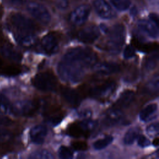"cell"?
I'll use <instances>...</instances> for the list:
<instances>
[{
	"label": "cell",
	"instance_id": "obj_1",
	"mask_svg": "<svg viewBox=\"0 0 159 159\" xmlns=\"http://www.w3.org/2000/svg\"><path fill=\"white\" fill-rule=\"evenodd\" d=\"M97 58L96 53L88 47L71 48L58 63V75L65 82L78 83L83 79L87 69L95 65Z\"/></svg>",
	"mask_w": 159,
	"mask_h": 159
},
{
	"label": "cell",
	"instance_id": "obj_2",
	"mask_svg": "<svg viewBox=\"0 0 159 159\" xmlns=\"http://www.w3.org/2000/svg\"><path fill=\"white\" fill-rule=\"evenodd\" d=\"M125 37V27L122 24H116L109 30L107 39L100 48L111 54L116 55L120 52L124 43Z\"/></svg>",
	"mask_w": 159,
	"mask_h": 159
},
{
	"label": "cell",
	"instance_id": "obj_3",
	"mask_svg": "<svg viewBox=\"0 0 159 159\" xmlns=\"http://www.w3.org/2000/svg\"><path fill=\"white\" fill-rule=\"evenodd\" d=\"M10 22L15 29V34H34L37 25L29 18L20 13H14L10 17Z\"/></svg>",
	"mask_w": 159,
	"mask_h": 159
},
{
	"label": "cell",
	"instance_id": "obj_4",
	"mask_svg": "<svg viewBox=\"0 0 159 159\" xmlns=\"http://www.w3.org/2000/svg\"><path fill=\"white\" fill-rule=\"evenodd\" d=\"M116 88V83L112 80H107L87 88L86 94L94 99H105L109 97Z\"/></svg>",
	"mask_w": 159,
	"mask_h": 159
},
{
	"label": "cell",
	"instance_id": "obj_5",
	"mask_svg": "<svg viewBox=\"0 0 159 159\" xmlns=\"http://www.w3.org/2000/svg\"><path fill=\"white\" fill-rule=\"evenodd\" d=\"M32 82L37 89L45 92L54 91L57 85V78L49 71L37 74L32 79Z\"/></svg>",
	"mask_w": 159,
	"mask_h": 159
},
{
	"label": "cell",
	"instance_id": "obj_6",
	"mask_svg": "<svg viewBox=\"0 0 159 159\" xmlns=\"http://www.w3.org/2000/svg\"><path fill=\"white\" fill-rule=\"evenodd\" d=\"M40 103L31 100L18 101L12 104V113L16 116H31L39 110Z\"/></svg>",
	"mask_w": 159,
	"mask_h": 159
},
{
	"label": "cell",
	"instance_id": "obj_7",
	"mask_svg": "<svg viewBox=\"0 0 159 159\" xmlns=\"http://www.w3.org/2000/svg\"><path fill=\"white\" fill-rule=\"evenodd\" d=\"M27 9L35 19L43 24H48L50 22V14L42 4L36 2H30L27 5Z\"/></svg>",
	"mask_w": 159,
	"mask_h": 159
},
{
	"label": "cell",
	"instance_id": "obj_8",
	"mask_svg": "<svg viewBox=\"0 0 159 159\" xmlns=\"http://www.w3.org/2000/svg\"><path fill=\"white\" fill-rule=\"evenodd\" d=\"M91 7L88 4H82L75 8L69 15V22L75 26L83 25L88 19Z\"/></svg>",
	"mask_w": 159,
	"mask_h": 159
},
{
	"label": "cell",
	"instance_id": "obj_9",
	"mask_svg": "<svg viewBox=\"0 0 159 159\" xmlns=\"http://www.w3.org/2000/svg\"><path fill=\"white\" fill-rule=\"evenodd\" d=\"M99 35L100 31L99 28L96 25H91L80 30L78 32L76 37L80 42L89 44L94 42Z\"/></svg>",
	"mask_w": 159,
	"mask_h": 159
},
{
	"label": "cell",
	"instance_id": "obj_10",
	"mask_svg": "<svg viewBox=\"0 0 159 159\" xmlns=\"http://www.w3.org/2000/svg\"><path fill=\"white\" fill-rule=\"evenodd\" d=\"M40 47L43 52L48 55L57 52L59 47V41L57 35L54 32L45 35L40 42Z\"/></svg>",
	"mask_w": 159,
	"mask_h": 159
},
{
	"label": "cell",
	"instance_id": "obj_11",
	"mask_svg": "<svg viewBox=\"0 0 159 159\" xmlns=\"http://www.w3.org/2000/svg\"><path fill=\"white\" fill-rule=\"evenodd\" d=\"M93 6L98 15L104 19H110L115 16V12L105 0H93Z\"/></svg>",
	"mask_w": 159,
	"mask_h": 159
},
{
	"label": "cell",
	"instance_id": "obj_12",
	"mask_svg": "<svg viewBox=\"0 0 159 159\" xmlns=\"http://www.w3.org/2000/svg\"><path fill=\"white\" fill-rule=\"evenodd\" d=\"M60 92L61 96L68 104L74 107L79 106L81 102V97L78 91L72 88L63 86L61 88Z\"/></svg>",
	"mask_w": 159,
	"mask_h": 159
},
{
	"label": "cell",
	"instance_id": "obj_13",
	"mask_svg": "<svg viewBox=\"0 0 159 159\" xmlns=\"http://www.w3.org/2000/svg\"><path fill=\"white\" fill-rule=\"evenodd\" d=\"M122 119L123 113L121 109L113 107L106 112L102 121L104 125L110 127L119 124Z\"/></svg>",
	"mask_w": 159,
	"mask_h": 159
},
{
	"label": "cell",
	"instance_id": "obj_14",
	"mask_svg": "<svg viewBox=\"0 0 159 159\" xmlns=\"http://www.w3.org/2000/svg\"><path fill=\"white\" fill-rule=\"evenodd\" d=\"M93 70L98 74L109 75L119 72L120 71V66L114 62L104 61L94 65Z\"/></svg>",
	"mask_w": 159,
	"mask_h": 159
},
{
	"label": "cell",
	"instance_id": "obj_15",
	"mask_svg": "<svg viewBox=\"0 0 159 159\" xmlns=\"http://www.w3.org/2000/svg\"><path fill=\"white\" fill-rule=\"evenodd\" d=\"M47 129L43 125H36L30 131V137L32 142L36 144H42L47 136Z\"/></svg>",
	"mask_w": 159,
	"mask_h": 159
},
{
	"label": "cell",
	"instance_id": "obj_16",
	"mask_svg": "<svg viewBox=\"0 0 159 159\" xmlns=\"http://www.w3.org/2000/svg\"><path fill=\"white\" fill-rule=\"evenodd\" d=\"M134 97L135 93L134 91L127 89L121 93L113 107L120 109L127 107L133 102Z\"/></svg>",
	"mask_w": 159,
	"mask_h": 159
},
{
	"label": "cell",
	"instance_id": "obj_17",
	"mask_svg": "<svg viewBox=\"0 0 159 159\" xmlns=\"http://www.w3.org/2000/svg\"><path fill=\"white\" fill-rule=\"evenodd\" d=\"M137 26L142 31L147 34L150 37L153 39L158 37V27L153 22L145 19H141L138 21Z\"/></svg>",
	"mask_w": 159,
	"mask_h": 159
},
{
	"label": "cell",
	"instance_id": "obj_18",
	"mask_svg": "<svg viewBox=\"0 0 159 159\" xmlns=\"http://www.w3.org/2000/svg\"><path fill=\"white\" fill-rule=\"evenodd\" d=\"M0 53L5 58L15 62H19L22 59L21 54L8 44H4L1 47Z\"/></svg>",
	"mask_w": 159,
	"mask_h": 159
},
{
	"label": "cell",
	"instance_id": "obj_19",
	"mask_svg": "<svg viewBox=\"0 0 159 159\" xmlns=\"http://www.w3.org/2000/svg\"><path fill=\"white\" fill-rule=\"evenodd\" d=\"M158 106L156 103H152L146 106L139 114L140 119L143 122H148L157 117Z\"/></svg>",
	"mask_w": 159,
	"mask_h": 159
},
{
	"label": "cell",
	"instance_id": "obj_20",
	"mask_svg": "<svg viewBox=\"0 0 159 159\" xmlns=\"http://www.w3.org/2000/svg\"><path fill=\"white\" fill-rule=\"evenodd\" d=\"M14 37L17 42L24 47H32L37 41L34 34H14Z\"/></svg>",
	"mask_w": 159,
	"mask_h": 159
},
{
	"label": "cell",
	"instance_id": "obj_21",
	"mask_svg": "<svg viewBox=\"0 0 159 159\" xmlns=\"http://www.w3.org/2000/svg\"><path fill=\"white\" fill-rule=\"evenodd\" d=\"M66 133L68 135L74 138H87L89 136V134L84 130V129L80 125L79 122H74L69 125L66 129Z\"/></svg>",
	"mask_w": 159,
	"mask_h": 159
},
{
	"label": "cell",
	"instance_id": "obj_22",
	"mask_svg": "<svg viewBox=\"0 0 159 159\" xmlns=\"http://www.w3.org/2000/svg\"><path fill=\"white\" fill-rule=\"evenodd\" d=\"M132 43L134 48L139 49L145 53H148L152 51L157 50L158 43H147L140 40L137 38H133L132 40Z\"/></svg>",
	"mask_w": 159,
	"mask_h": 159
},
{
	"label": "cell",
	"instance_id": "obj_23",
	"mask_svg": "<svg viewBox=\"0 0 159 159\" xmlns=\"http://www.w3.org/2000/svg\"><path fill=\"white\" fill-rule=\"evenodd\" d=\"M140 131V130L139 127H132L129 129L124 137V143L127 145H132L139 135Z\"/></svg>",
	"mask_w": 159,
	"mask_h": 159
},
{
	"label": "cell",
	"instance_id": "obj_24",
	"mask_svg": "<svg viewBox=\"0 0 159 159\" xmlns=\"http://www.w3.org/2000/svg\"><path fill=\"white\" fill-rule=\"evenodd\" d=\"M158 90V76L156 75L150 81H148L143 88V92L147 94L157 93Z\"/></svg>",
	"mask_w": 159,
	"mask_h": 159
},
{
	"label": "cell",
	"instance_id": "obj_25",
	"mask_svg": "<svg viewBox=\"0 0 159 159\" xmlns=\"http://www.w3.org/2000/svg\"><path fill=\"white\" fill-rule=\"evenodd\" d=\"M113 139H114L111 135H106L103 138L95 141L93 144V148L96 150H102L110 145L113 141Z\"/></svg>",
	"mask_w": 159,
	"mask_h": 159
},
{
	"label": "cell",
	"instance_id": "obj_26",
	"mask_svg": "<svg viewBox=\"0 0 159 159\" xmlns=\"http://www.w3.org/2000/svg\"><path fill=\"white\" fill-rule=\"evenodd\" d=\"M12 104L9 99L2 94H0V112L2 114L12 113Z\"/></svg>",
	"mask_w": 159,
	"mask_h": 159
},
{
	"label": "cell",
	"instance_id": "obj_27",
	"mask_svg": "<svg viewBox=\"0 0 159 159\" xmlns=\"http://www.w3.org/2000/svg\"><path fill=\"white\" fill-rule=\"evenodd\" d=\"M29 158L32 159H52L54 157L51 152L43 149L34 152L30 155Z\"/></svg>",
	"mask_w": 159,
	"mask_h": 159
},
{
	"label": "cell",
	"instance_id": "obj_28",
	"mask_svg": "<svg viewBox=\"0 0 159 159\" xmlns=\"http://www.w3.org/2000/svg\"><path fill=\"white\" fill-rule=\"evenodd\" d=\"M158 55L157 51L154 54L148 56L145 61V66L148 70H153L157 66L158 63Z\"/></svg>",
	"mask_w": 159,
	"mask_h": 159
},
{
	"label": "cell",
	"instance_id": "obj_29",
	"mask_svg": "<svg viewBox=\"0 0 159 159\" xmlns=\"http://www.w3.org/2000/svg\"><path fill=\"white\" fill-rule=\"evenodd\" d=\"M111 3L119 11H125L130 6V0H110Z\"/></svg>",
	"mask_w": 159,
	"mask_h": 159
},
{
	"label": "cell",
	"instance_id": "obj_30",
	"mask_svg": "<svg viewBox=\"0 0 159 159\" xmlns=\"http://www.w3.org/2000/svg\"><path fill=\"white\" fill-rule=\"evenodd\" d=\"M58 156L60 158L63 159H70L73 158V152L72 150L66 146H61L58 152Z\"/></svg>",
	"mask_w": 159,
	"mask_h": 159
},
{
	"label": "cell",
	"instance_id": "obj_31",
	"mask_svg": "<svg viewBox=\"0 0 159 159\" xmlns=\"http://www.w3.org/2000/svg\"><path fill=\"white\" fill-rule=\"evenodd\" d=\"M1 70V73H4L5 75H17L20 74L22 72V69L17 66H6L4 68H2V70Z\"/></svg>",
	"mask_w": 159,
	"mask_h": 159
},
{
	"label": "cell",
	"instance_id": "obj_32",
	"mask_svg": "<svg viewBox=\"0 0 159 159\" xmlns=\"http://www.w3.org/2000/svg\"><path fill=\"white\" fill-rule=\"evenodd\" d=\"M72 148L77 151H85L88 149V144L83 140L73 141L71 143Z\"/></svg>",
	"mask_w": 159,
	"mask_h": 159
},
{
	"label": "cell",
	"instance_id": "obj_33",
	"mask_svg": "<svg viewBox=\"0 0 159 159\" xmlns=\"http://www.w3.org/2000/svg\"><path fill=\"white\" fill-rule=\"evenodd\" d=\"M158 130H159V126H158V122L153 123L149 125L146 129L147 134L152 137L157 136L158 134Z\"/></svg>",
	"mask_w": 159,
	"mask_h": 159
},
{
	"label": "cell",
	"instance_id": "obj_34",
	"mask_svg": "<svg viewBox=\"0 0 159 159\" xmlns=\"http://www.w3.org/2000/svg\"><path fill=\"white\" fill-rule=\"evenodd\" d=\"M135 55V48L132 45H128L125 47L124 51V57L126 59L133 57Z\"/></svg>",
	"mask_w": 159,
	"mask_h": 159
},
{
	"label": "cell",
	"instance_id": "obj_35",
	"mask_svg": "<svg viewBox=\"0 0 159 159\" xmlns=\"http://www.w3.org/2000/svg\"><path fill=\"white\" fill-rule=\"evenodd\" d=\"M12 137V134L4 129L0 128V142H4L9 140Z\"/></svg>",
	"mask_w": 159,
	"mask_h": 159
},
{
	"label": "cell",
	"instance_id": "obj_36",
	"mask_svg": "<svg viewBox=\"0 0 159 159\" xmlns=\"http://www.w3.org/2000/svg\"><path fill=\"white\" fill-rule=\"evenodd\" d=\"M137 138V143L140 147H146L150 145V140L145 136L139 135Z\"/></svg>",
	"mask_w": 159,
	"mask_h": 159
},
{
	"label": "cell",
	"instance_id": "obj_37",
	"mask_svg": "<svg viewBox=\"0 0 159 159\" xmlns=\"http://www.w3.org/2000/svg\"><path fill=\"white\" fill-rule=\"evenodd\" d=\"M55 4L60 9H65L69 6L68 0H55Z\"/></svg>",
	"mask_w": 159,
	"mask_h": 159
},
{
	"label": "cell",
	"instance_id": "obj_38",
	"mask_svg": "<svg viewBox=\"0 0 159 159\" xmlns=\"http://www.w3.org/2000/svg\"><path fill=\"white\" fill-rule=\"evenodd\" d=\"M11 120L7 117L0 114V127L2 126H7L11 124Z\"/></svg>",
	"mask_w": 159,
	"mask_h": 159
},
{
	"label": "cell",
	"instance_id": "obj_39",
	"mask_svg": "<svg viewBox=\"0 0 159 159\" xmlns=\"http://www.w3.org/2000/svg\"><path fill=\"white\" fill-rule=\"evenodd\" d=\"M91 114H92V112L89 109H84V110L82 111L80 113H79L80 117L84 119H89L91 116Z\"/></svg>",
	"mask_w": 159,
	"mask_h": 159
},
{
	"label": "cell",
	"instance_id": "obj_40",
	"mask_svg": "<svg viewBox=\"0 0 159 159\" xmlns=\"http://www.w3.org/2000/svg\"><path fill=\"white\" fill-rule=\"evenodd\" d=\"M149 17L152 22L157 26L158 27V16L155 13H151L149 15Z\"/></svg>",
	"mask_w": 159,
	"mask_h": 159
},
{
	"label": "cell",
	"instance_id": "obj_41",
	"mask_svg": "<svg viewBox=\"0 0 159 159\" xmlns=\"http://www.w3.org/2000/svg\"><path fill=\"white\" fill-rule=\"evenodd\" d=\"M27 1V0H10L11 3L16 6H21L23 4L25 3Z\"/></svg>",
	"mask_w": 159,
	"mask_h": 159
},
{
	"label": "cell",
	"instance_id": "obj_42",
	"mask_svg": "<svg viewBox=\"0 0 159 159\" xmlns=\"http://www.w3.org/2000/svg\"><path fill=\"white\" fill-rule=\"evenodd\" d=\"M153 145L155 147H157L158 145V137L155 138V139L153 141Z\"/></svg>",
	"mask_w": 159,
	"mask_h": 159
},
{
	"label": "cell",
	"instance_id": "obj_43",
	"mask_svg": "<svg viewBox=\"0 0 159 159\" xmlns=\"http://www.w3.org/2000/svg\"><path fill=\"white\" fill-rule=\"evenodd\" d=\"M152 2L154 3V4H157L158 2V0H150Z\"/></svg>",
	"mask_w": 159,
	"mask_h": 159
},
{
	"label": "cell",
	"instance_id": "obj_44",
	"mask_svg": "<svg viewBox=\"0 0 159 159\" xmlns=\"http://www.w3.org/2000/svg\"><path fill=\"white\" fill-rule=\"evenodd\" d=\"M0 12H1V10H0Z\"/></svg>",
	"mask_w": 159,
	"mask_h": 159
}]
</instances>
